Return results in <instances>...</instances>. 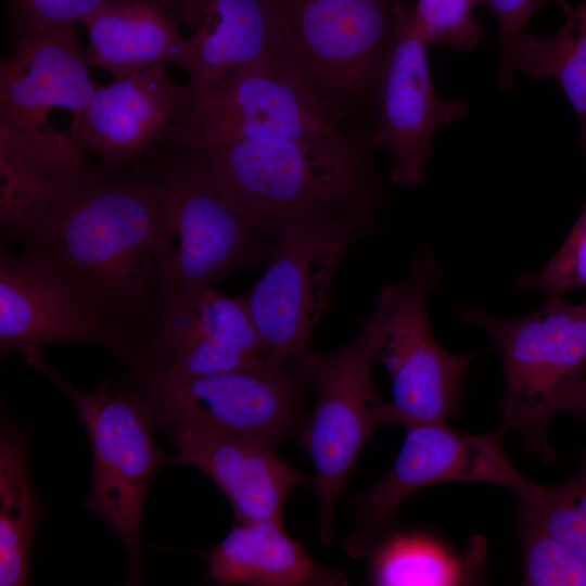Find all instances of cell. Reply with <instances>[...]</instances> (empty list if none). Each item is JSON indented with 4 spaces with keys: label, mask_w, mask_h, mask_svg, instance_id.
Masks as SVG:
<instances>
[{
    "label": "cell",
    "mask_w": 586,
    "mask_h": 586,
    "mask_svg": "<svg viewBox=\"0 0 586 586\" xmlns=\"http://www.w3.org/2000/svg\"><path fill=\"white\" fill-rule=\"evenodd\" d=\"M162 213L152 173L90 163L14 230L89 303L126 315L158 291Z\"/></svg>",
    "instance_id": "cell-1"
},
{
    "label": "cell",
    "mask_w": 586,
    "mask_h": 586,
    "mask_svg": "<svg viewBox=\"0 0 586 586\" xmlns=\"http://www.w3.org/2000/svg\"><path fill=\"white\" fill-rule=\"evenodd\" d=\"M182 150L271 234L280 226L317 217L380 213V178L364 145L351 135Z\"/></svg>",
    "instance_id": "cell-2"
},
{
    "label": "cell",
    "mask_w": 586,
    "mask_h": 586,
    "mask_svg": "<svg viewBox=\"0 0 586 586\" xmlns=\"http://www.w3.org/2000/svg\"><path fill=\"white\" fill-rule=\"evenodd\" d=\"M394 0H267L273 56L339 123L371 95L394 35Z\"/></svg>",
    "instance_id": "cell-3"
},
{
    "label": "cell",
    "mask_w": 586,
    "mask_h": 586,
    "mask_svg": "<svg viewBox=\"0 0 586 586\" xmlns=\"http://www.w3.org/2000/svg\"><path fill=\"white\" fill-rule=\"evenodd\" d=\"M547 298L539 309L512 318L459 309V318L484 330L498 349L504 372L500 428L517 431L524 446L546 462L555 459L548 425L586 373V302Z\"/></svg>",
    "instance_id": "cell-4"
},
{
    "label": "cell",
    "mask_w": 586,
    "mask_h": 586,
    "mask_svg": "<svg viewBox=\"0 0 586 586\" xmlns=\"http://www.w3.org/2000/svg\"><path fill=\"white\" fill-rule=\"evenodd\" d=\"M152 170L162 199L161 303L201 289L234 268L265 263L272 234L184 150Z\"/></svg>",
    "instance_id": "cell-5"
},
{
    "label": "cell",
    "mask_w": 586,
    "mask_h": 586,
    "mask_svg": "<svg viewBox=\"0 0 586 586\" xmlns=\"http://www.w3.org/2000/svg\"><path fill=\"white\" fill-rule=\"evenodd\" d=\"M380 224V213H342L272 230L266 270L245 296L270 364L297 365L310 351L339 263Z\"/></svg>",
    "instance_id": "cell-6"
},
{
    "label": "cell",
    "mask_w": 586,
    "mask_h": 586,
    "mask_svg": "<svg viewBox=\"0 0 586 586\" xmlns=\"http://www.w3.org/2000/svg\"><path fill=\"white\" fill-rule=\"evenodd\" d=\"M375 362L377 337L368 321L341 348L309 351L298 361L317 392L300 442L314 464L310 482L319 504V539L324 547L333 539L336 501L364 446L377 429L397 422L391 402L375 387Z\"/></svg>",
    "instance_id": "cell-7"
},
{
    "label": "cell",
    "mask_w": 586,
    "mask_h": 586,
    "mask_svg": "<svg viewBox=\"0 0 586 586\" xmlns=\"http://www.w3.org/2000/svg\"><path fill=\"white\" fill-rule=\"evenodd\" d=\"M25 361L42 372L75 405L89 438L93 471L85 508L102 518L127 550L131 579L138 575L139 524L148 488L160 466L156 424L145 397L101 388L89 393L66 381L39 346L21 351Z\"/></svg>",
    "instance_id": "cell-8"
},
{
    "label": "cell",
    "mask_w": 586,
    "mask_h": 586,
    "mask_svg": "<svg viewBox=\"0 0 586 586\" xmlns=\"http://www.w3.org/2000/svg\"><path fill=\"white\" fill-rule=\"evenodd\" d=\"M441 281L429 245L411 259L408 277L385 286L368 319L375 333L378 362L391 377V404L404 426L446 421L460 408L473 354L455 355L434 337L426 309L428 293Z\"/></svg>",
    "instance_id": "cell-9"
},
{
    "label": "cell",
    "mask_w": 586,
    "mask_h": 586,
    "mask_svg": "<svg viewBox=\"0 0 586 586\" xmlns=\"http://www.w3.org/2000/svg\"><path fill=\"white\" fill-rule=\"evenodd\" d=\"M405 429L392 468L356 500L357 526L344 540L351 557L367 558L396 528L403 502L424 487L445 482H482L506 487L524 499L539 485L524 476L508 458L501 428L489 434H473L437 421Z\"/></svg>",
    "instance_id": "cell-10"
},
{
    "label": "cell",
    "mask_w": 586,
    "mask_h": 586,
    "mask_svg": "<svg viewBox=\"0 0 586 586\" xmlns=\"http://www.w3.org/2000/svg\"><path fill=\"white\" fill-rule=\"evenodd\" d=\"M343 135L272 58L189 98L164 143L194 150L241 140Z\"/></svg>",
    "instance_id": "cell-11"
},
{
    "label": "cell",
    "mask_w": 586,
    "mask_h": 586,
    "mask_svg": "<svg viewBox=\"0 0 586 586\" xmlns=\"http://www.w3.org/2000/svg\"><path fill=\"white\" fill-rule=\"evenodd\" d=\"M308 382L298 364L266 365L149 382L145 399L156 424L207 426L275 446L297 430Z\"/></svg>",
    "instance_id": "cell-12"
},
{
    "label": "cell",
    "mask_w": 586,
    "mask_h": 586,
    "mask_svg": "<svg viewBox=\"0 0 586 586\" xmlns=\"http://www.w3.org/2000/svg\"><path fill=\"white\" fill-rule=\"evenodd\" d=\"M429 47L413 9L397 3L392 47L377 94L380 119L369 143L393 154L390 181L410 189L425 181L435 131L467 111L462 101L437 95L429 69Z\"/></svg>",
    "instance_id": "cell-13"
},
{
    "label": "cell",
    "mask_w": 586,
    "mask_h": 586,
    "mask_svg": "<svg viewBox=\"0 0 586 586\" xmlns=\"http://www.w3.org/2000/svg\"><path fill=\"white\" fill-rule=\"evenodd\" d=\"M149 345V382H173L272 365L245 296L213 285L161 303Z\"/></svg>",
    "instance_id": "cell-14"
},
{
    "label": "cell",
    "mask_w": 586,
    "mask_h": 586,
    "mask_svg": "<svg viewBox=\"0 0 586 586\" xmlns=\"http://www.w3.org/2000/svg\"><path fill=\"white\" fill-rule=\"evenodd\" d=\"M49 342L103 345L131 357L107 315L89 303L44 257L27 250L1 253L0 348L2 355Z\"/></svg>",
    "instance_id": "cell-15"
},
{
    "label": "cell",
    "mask_w": 586,
    "mask_h": 586,
    "mask_svg": "<svg viewBox=\"0 0 586 586\" xmlns=\"http://www.w3.org/2000/svg\"><path fill=\"white\" fill-rule=\"evenodd\" d=\"M189 97L188 86L178 84L166 65H156L98 85L67 131L88 156L124 170L164 142Z\"/></svg>",
    "instance_id": "cell-16"
},
{
    "label": "cell",
    "mask_w": 586,
    "mask_h": 586,
    "mask_svg": "<svg viewBox=\"0 0 586 586\" xmlns=\"http://www.w3.org/2000/svg\"><path fill=\"white\" fill-rule=\"evenodd\" d=\"M167 461L196 467L225 493L235 522L282 519L291 491L306 476L282 460L273 446L224 430L180 425Z\"/></svg>",
    "instance_id": "cell-17"
},
{
    "label": "cell",
    "mask_w": 586,
    "mask_h": 586,
    "mask_svg": "<svg viewBox=\"0 0 586 586\" xmlns=\"http://www.w3.org/2000/svg\"><path fill=\"white\" fill-rule=\"evenodd\" d=\"M74 26L15 37L0 63V119L47 126L52 109L79 118L99 84Z\"/></svg>",
    "instance_id": "cell-18"
},
{
    "label": "cell",
    "mask_w": 586,
    "mask_h": 586,
    "mask_svg": "<svg viewBox=\"0 0 586 586\" xmlns=\"http://www.w3.org/2000/svg\"><path fill=\"white\" fill-rule=\"evenodd\" d=\"M90 165L68 131L0 119V218L11 230Z\"/></svg>",
    "instance_id": "cell-19"
},
{
    "label": "cell",
    "mask_w": 586,
    "mask_h": 586,
    "mask_svg": "<svg viewBox=\"0 0 586 586\" xmlns=\"http://www.w3.org/2000/svg\"><path fill=\"white\" fill-rule=\"evenodd\" d=\"M207 578L218 585L346 586L340 571L316 563L282 519L235 522L213 548L204 551Z\"/></svg>",
    "instance_id": "cell-20"
},
{
    "label": "cell",
    "mask_w": 586,
    "mask_h": 586,
    "mask_svg": "<svg viewBox=\"0 0 586 586\" xmlns=\"http://www.w3.org/2000/svg\"><path fill=\"white\" fill-rule=\"evenodd\" d=\"M269 30L267 0H204L199 24L187 38L182 68L189 98L275 58Z\"/></svg>",
    "instance_id": "cell-21"
},
{
    "label": "cell",
    "mask_w": 586,
    "mask_h": 586,
    "mask_svg": "<svg viewBox=\"0 0 586 586\" xmlns=\"http://www.w3.org/2000/svg\"><path fill=\"white\" fill-rule=\"evenodd\" d=\"M88 64L120 78L156 65L183 66L187 38L151 0H116L87 17Z\"/></svg>",
    "instance_id": "cell-22"
},
{
    "label": "cell",
    "mask_w": 586,
    "mask_h": 586,
    "mask_svg": "<svg viewBox=\"0 0 586 586\" xmlns=\"http://www.w3.org/2000/svg\"><path fill=\"white\" fill-rule=\"evenodd\" d=\"M486 558L483 537L459 552L421 530H393L369 552L367 581L375 586H454L479 581Z\"/></svg>",
    "instance_id": "cell-23"
},
{
    "label": "cell",
    "mask_w": 586,
    "mask_h": 586,
    "mask_svg": "<svg viewBox=\"0 0 586 586\" xmlns=\"http://www.w3.org/2000/svg\"><path fill=\"white\" fill-rule=\"evenodd\" d=\"M565 22L552 37L542 38L523 31L519 37L513 63L534 77L555 79L578 117L583 142H586V0L572 8L562 3Z\"/></svg>",
    "instance_id": "cell-24"
},
{
    "label": "cell",
    "mask_w": 586,
    "mask_h": 586,
    "mask_svg": "<svg viewBox=\"0 0 586 586\" xmlns=\"http://www.w3.org/2000/svg\"><path fill=\"white\" fill-rule=\"evenodd\" d=\"M38 521L21 443L2 434L0 444V585L23 586L29 582V556Z\"/></svg>",
    "instance_id": "cell-25"
},
{
    "label": "cell",
    "mask_w": 586,
    "mask_h": 586,
    "mask_svg": "<svg viewBox=\"0 0 586 586\" xmlns=\"http://www.w3.org/2000/svg\"><path fill=\"white\" fill-rule=\"evenodd\" d=\"M521 513L539 522L586 565V468L559 485L539 484L521 499Z\"/></svg>",
    "instance_id": "cell-26"
},
{
    "label": "cell",
    "mask_w": 586,
    "mask_h": 586,
    "mask_svg": "<svg viewBox=\"0 0 586 586\" xmlns=\"http://www.w3.org/2000/svg\"><path fill=\"white\" fill-rule=\"evenodd\" d=\"M522 584L586 586V565L535 519L520 513Z\"/></svg>",
    "instance_id": "cell-27"
},
{
    "label": "cell",
    "mask_w": 586,
    "mask_h": 586,
    "mask_svg": "<svg viewBox=\"0 0 586 586\" xmlns=\"http://www.w3.org/2000/svg\"><path fill=\"white\" fill-rule=\"evenodd\" d=\"M476 5L479 0H418L413 13L429 46L471 50L484 38L474 16Z\"/></svg>",
    "instance_id": "cell-28"
},
{
    "label": "cell",
    "mask_w": 586,
    "mask_h": 586,
    "mask_svg": "<svg viewBox=\"0 0 586 586\" xmlns=\"http://www.w3.org/2000/svg\"><path fill=\"white\" fill-rule=\"evenodd\" d=\"M521 290H538L547 297L586 286V203L569 235L539 271L522 273L515 280Z\"/></svg>",
    "instance_id": "cell-29"
},
{
    "label": "cell",
    "mask_w": 586,
    "mask_h": 586,
    "mask_svg": "<svg viewBox=\"0 0 586 586\" xmlns=\"http://www.w3.org/2000/svg\"><path fill=\"white\" fill-rule=\"evenodd\" d=\"M116 0H5L14 37L82 24L99 9Z\"/></svg>",
    "instance_id": "cell-30"
},
{
    "label": "cell",
    "mask_w": 586,
    "mask_h": 586,
    "mask_svg": "<svg viewBox=\"0 0 586 586\" xmlns=\"http://www.w3.org/2000/svg\"><path fill=\"white\" fill-rule=\"evenodd\" d=\"M550 0H479V4L488 5L494 12L500 33L501 63L497 84L501 91H507L515 71L513 51L523 28L538 7ZM560 5L563 0H555Z\"/></svg>",
    "instance_id": "cell-31"
},
{
    "label": "cell",
    "mask_w": 586,
    "mask_h": 586,
    "mask_svg": "<svg viewBox=\"0 0 586 586\" xmlns=\"http://www.w3.org/2000/svg\"><path fill=\"white\" fill-rule=\"evenodd\" d=\"M171 16L178 25L196 27L204 0H151Z\"/></svg>",
    "instance_id": "cell-32"
},
{
    "label": "cell",
    "mask_w": 586,
    "mask_h": 586,
    "mask_svg": "<svg viewBox=\"0 0 586 586\" xmlns=\"http://www.w3.org/2000/svg\"><path fill=\"white\" fill-rule=\"evenodd\" d=\"M563 411L576 413L582 418L586 425V373L568 395ZM582 466H586V450L583 457Z\"/></svg>",
    "instance_id": "cell-33"
},
{
    "label": "cell",
    "mask_w": 586,
    "mask_h": 586,
    "mask_svg": "<svg viewBox=\"0 0 586 586\" xmlns=\"http://www.w3.org/2000/svg\"><path fill=\"white\" fill-rule=\"evenodd\" d=\"M581 467H584V468H586V466H582V464H581Z\"/></svg>",
    "instance_id": "cell-34"
},
{
    "label": "cell",
    "mask_w": 586,
    "mask_h": 586,
    "mask_svg": "<svg viewBox=\"0 0 586 586\" xmlns=\"http://www.w3.org/2000/svg\"><path fill=\"white\" fill-rule=\"evenodd\" d=\"M584 145L586 146V142L584 143Z\"/></svg>",
    "instance_id": "cell-35"
}]
</instances>
